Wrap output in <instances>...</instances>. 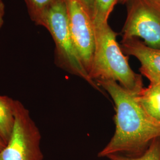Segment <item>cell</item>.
<instances>
[{"label":"cell","mask_w":160,"mask_h":160,"mask_svg":"<svg viewBox=\"0 0 160 160\" xmlns=\"http://www.w3.org/2000/svg\"><path fill=\"white\" fill-rule=\"evenodd\" d=\"M75 47L88 74L95 48V30L90 12L81 0H63Z\"/></svg>","instance_id":"8992f818"},{"label":"cell","mask_w":160,"mask_h":160,"mask_svg":"<svg viewBox=\"0 0 160 160\" xmlns=\"http://www.w3.org/2000/svg\"><path fill=\"white\" fill-rule=\"evenodd\" d=\"M83 4L86 6L88 11L90 12V8H91V0H81Z\"/></svg>","instance_id":"5bb4252c"},{"label":"cell","mask_w":160,"mask_h":160,"mask_svg":"<svg viewBox=\"0 0 160 160\" xmlns=\"http://www.w3.org/2000/svg\"><path fill=\"white\" fill-rule=\"evenodd\" d=\"M95 48L89 76L93 81L111 80L138 95L143 89L141 75L132 69L109 24L94 26Z\"/></svg>","instance_id":"7a4b0ae2"},{"label":"cell","mask_w":160,"mask_h":160,"mask_svg":"<svg viewBox=\"0 0 160 160\" xmlns=\"http://www.w3.org/2000/svg\"><path fill=\"white\" fill-rule=\"evenodd\" d=\"M128 0H119L118 2H119L121 4H126Z\"/></svg>","instance_id":"2e32d148"},{"label":"cell","mask_w":160,"mask_h":160,"mask_svg":"<svg viewBox=\"0 0 160 160\" xmlns=\"http://www.w3.org/2000/svg\"><path fill=\"white\" fill-rule=\"evenodd\" d=\"M14 125L0 160H43L40 148L41 134L29 110L14 100Z\"/></svg>","instance_id":"277c9868"},{"label":"cell","mask_w":160,"mask_h":160,"mask_svg":"<svg viewBox=\"0 0 160 160\" xmlns=\"http://www.w3.org/2000/svg\"><path fill=\"white\" fill-rule=\"evenodd\" d=\"M107 158L110 160H160V137L153 140L148 149L140 156L129 157L121 155H110Z\"/></svg>","instance_id":"8fae6325"},{"label":"cell","mask_w":160,"mask_h":160,"mask_svg":"<svg viewBox=\"0 0 160 160\" xmlns=\"http://www.w3.org/2000/svg\"><path fill=\"white\" fill-rule=\"evenodd\" d=\"M156 1H157L158 3H160V0H156Z\"/></svg>","instance_id":"ac0fdd59"},{"label":"cell","mask_w":160,"mask_h":160,"mask_svg":"<svg viewBox=\"0 0 160 160\" xmlns=\"http://www.w3.org/2000/svg\"><path fill=\"white\" fill-rule=\"evenodd\" d=\"M151 82H157V83H158L159 85L160 86V81H151Z\"/></svg>","instance_id":"e0dca14e"},{"label":"cell","mask_w":160,"mask_h":160,"mask_svg":"<svg viewBox=\"0 0 160 160\" xmlns=\"http://www.w3.org/2000/svg\"><path fill=\"white\" fill-rule=\"evenodd\" d=\"M119 0H91L90 14L94 26L108 23V18Z\"/></svg>","instance_id":"30bf717a"},{"label":"cell","mask_w":160,"mask_h":160,"mask_svg":"<svg viewBox=\"0 0 160 160\" xmlns=\"http://www.w3.org/2000/svg\"><path fill=\"white\" fill-rule=\"evenodd\" d=\"M14 100L0 95V137L6 143L10 139L14 125Z\"/></svg>","instance_id":"9c48e42d"},{"label":"cell","mask_w":160,"mask_h":160,"mask_svg":"<svg viewBox=\"0 0 160 160\" xmlns=\"http://www.w3.org/2000/svg\"><path fill=\"white\" fill-rule=\"evenodd\" d=\"M139 104L155 120L160 122V86L151 82L147 88H143L137 95Z\"/></svg>","instance_id":"ba28073f"},{"label":"cell","mask_w":160,"mask_h":160,"mask_svg":"<svg viewBox=\"0 0 160 160\" xmlns=\"http://www.w3.org/2000/svg\"><path fill=\"white\" fill-rule=\"evenodd\" d=\"M6 143L4 142V141L0 137V152L6 147Z\"/></svg>","instance_id":"9a60e30c"},{"label":"cell","mask_w":160,"mask_h":160,"mask_svg":"<svg viewBox=\"0 0 160 160\" xmlns=\"http://www.w3.org/2000/svg\"><path fill=\"white\" fill-rule=\"evenodd\" d=\"M37 23L46 28L51 34L55 44L56 59L58 65L101 91L97 83L90 78L75 47L63 0H55L42 14Z\"/></svg>","instance_id":"3957f363"},{"label":"cell","mask_w":160,"mask_h":160,"mask_svg":"<svg viewBox=\"0 0 160 160\" xmlns=\"http://www.w3.org/2000/svg\"><path fill=\"white\" fill-rule=\"evenodd\" d=\"M122 40L141 38L150 48L160 49V4L156 0H128Z\"/></svg>","instance_id":"5b68a950"},{"label":"cell","mask_w":160,"mask_h":160,"mask_svg":"<svg viewBox=\"0 0 160 160\" xmlns=\"http://www.w3.org/2000/svg\"><path fill=\"white\" fill-rule=\"evenodd\" d=\"M120 47L127 56H133L139 61L140 72L150 82L160 81V49L147 46L138 38L122 40Z\"/></svg>","instance_id":"52a82bcc"},{"label":"cell","mask_w":160,"mask_h":160,"mask_svg":"<svg viewBox=\"0 0 160 160\" xmlns=\"http://www.w3.org/2000/svg\"><path fill=\"white\" fill-rule=\"evenodd\" d=\"M95 82L112 98L116 112L114 135L98 156L108 157L116 154L136 157L142 154L154 139L160 137V122L145 111L137 94L116 81L100 80Z\"/></svg>","instance_id":"6da1fadb"},{"label":"cell","mask_w":160,"mask_h":160,"mask_svg":"<svg viewBox=\"0 0 160 160\" xmlns=\"http://www.w3.org/2000/svg\"><path fill=\"white\" fill-rule=\"evenodd\" d=\"M35 21L39 20L42 14L51 6L55 0H27Z\"/></svg>","instance_id":"7c38bea8"},{"label":"cell","mask_w":160,"mask_h":160,"mask_svg":"<svg viewBox=\"0 0 160 160\" xmlns=\"http://www.w3.org/2000/svg\"><path fill=\"white\" fill-rule=\"evenodd\" d=\"M5 13V7L2 0H0V29L4 23V17Z\"/></svg>","instance_id":"4fadbf2b"}]
</instances>
